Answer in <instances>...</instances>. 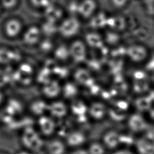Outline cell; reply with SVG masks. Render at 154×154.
Here are the masks:
<instances>
[{
  "instance_id": "obj_1",
  "label": "cell",
  "mask_w": 154,
  "mask_h": 154,
  "mask_svg": "<svg viewBox=\"0 0 154 154\" xmlns=\"http://www.w3.org/2000/svg\"><path fill=\"white\" fill-rule=\"evenodd\" d=\"M20 140L23 148L31 152H35L43 149L45 139L36 127L30 126L26 127L23 130Z\"/></svg>"
},
{
  "instance_id": "obj_2",
  "label": "cell",
  "mask_w": 154,
  "mask_h": 154,
  "mask_svg": "<svg viewBox=\"0 0 154 154\" xmlns=\"http://www.w3.org/2000/svg\"><path fill=\"white\" fill-rule=\"evenodd\" d=\"M24 30L23 21L17 17H12L6 19L3 25V31L5 37L15 39L21 37Z\"/></svg>"
},
{
  "instance_id": "obj_3",
  "label": "cell",
  "mask_w": 154,
  "mask_h": 154,
  "mask_svg": "<svg viewBox=\"0 0 154 154\" xmlns=\"http://www.w3.org/2000/svg\"><path fill=\"white\" fill-rule=\"evenodd\" d=\"M57 128L56 120L48 114L38 118L36 128L45 139L53 137L57 131Z\"/></svg>"
},
{
  "instance_id": "obj_4",
  "label": "cell",
  "mask_w": 154,
  "mask_h": 154,
  "mask_svg": "<svg viewBox=\"0 0 154 154\" xmlns=\"http://www.w3.org/2000/svg\"><path fill=\"white\" fill-rule=\"evenodd\" d=\"M69 113V104L65 101L56 99L48 102V114L55 120L65 118Z\"/></svg>"
},
{
  "instance_id": "obj_5",
  "label": "cell",
  "mask_w": 154,
  "mask_h": 154,
  "mask_svg": "<svg viewBox=\"0 0 154 154\" xmlns=\"http://www.w3.org/2000/svg\"><path fill=\"white\" fill-rule=\"evenodd\" d=\"M68 148L64 140L53 136L45 139L43 150L46 154H67Z\"/></svg>"
},
{
  "instance_id": "obj_6",
  "label": "cell",
  "mask_w": 154,
  "mask_h": 154,
  "mask_svg": "<svg viewBox=\"0 0 154 154\" xmlns=\"http://www.w3.org/2000/svg\"><path fill=\"white\" fill-rule=\"evenodd\" d=\"M68 148H79L84 147L87 141V136L83 131L73 130L67 133L64 139Z\"/></svg>"
},
{
  "instance_id": "obj_7",
  "label": "cell",
  "mask_w": 154,
  "mask_h": 154,
  "mask_svg": "<svg viewBox=\"0 0 154 154\" xmlns=\"http://www.w3.org/2000/svg\"><path fill=\"white\" fill-rule=\"evenodd\" d=\"M62 87L58 82L50 80L44 82L42 86V92L45 99L50 101L58 99V97L62 94Z\"/></svg>"
},
{
  "instance_id": "obj_8",
  "label": "cell",
  "mask_w": 154,
  "mask_h": 154,
  "mask_svg": "<svg viewBox=\"0 0 154 154\" xmlns=\"http://www.w3.org/2000/svg\"><path fill=\"white\" fill-rule=\"evenodd\" d=\"M122 135L115 130L106 131L103 135L102 142L107 150H114L120 148L122 143Z\"/></svg>"
},
{
  "instance_id": "obj_9",
  "label": "cell",
  "mask_w": 154,
  "mask_h": 154,
  "mask_svg": "<svg viewBox=\"0 0 154 154\" xmlns=\"http://www.w3.org/2000/svg\"><path fill=\"white\" fill-rule=\"evenodd\" d=\"M108 111L107 106L101 101H94L88 105V115L95 121L103 120L108 115Z\"/></svg>"
},
{
  "instance_id": "obj_10",
  "label": "cell",
  "mask_w": 154,
  "mask_h": 154,
  "mask_svg": "<svg viewBox=\"0 0 154 154\" xmlns=\"http://www.w3.org/2000/svg\"><path fill=\"white\" fill-rule=\"evenodd\" d=\"M42 34V30L40 27L30 26L24 30L21 37L24 43L28 46H32L40 42Z\"/></svg>"
},
{
  "instance_id": "obj_11",
  "label": "cell",
  "mask_w": 154,
  "mask_h": 154,
  "mask_svg": "<svg viewBox=\"0 0 154 154\" xmlns=\"http://www.w3.org/2000/svg\"><path fill=\"white\" fill-rule=\"evenodd\" d=\"M20 54L17 50L13 48L0 47V66H9L17 62L19 60Z\"/></svg>"
},
{
  "instance_id": "obj_12",
  "label": "cell",
  "mask_w": 154,
  "mask_h": 154,
  "mask_svg": "<svg viewBox=\"0 0 154 154\" xmlns=\"http://www.w3.org/2000/svg\"><path fill=\"white\" fill-rule=\"evenodd\" d=\"M48 101L44 99H38L32 101L29 106V110L32 115L37 118L44 115L48 114Z\"/></svg>"
},
{
  "instance_id": "obj_13",
  "label": "cell",
  "mask_w": 154,
  "mask_h": 154,
  "mask_svg": "<svg viewBox=\"0 0 154 154\" xmlns=\"http://www.w3.org/2000/svg\"><path fill=\"white\" fill-rule=\"evenodd\" d=\"M96 3L95 0H82L79 3L78 13L83 18L90 17L95 12Z\"/></svg>"
},
{
  "instance_id": "obj_14",
  "label": "cell",
  "mask_w": 154,
  "mask_h": 154,
  "mask_svg": "<svg viewBox=\"0 0 154 154\" xmlns=\"http://www.w3.org/2000/svg\"><path fill=\"white\" fill-rule=\"evenodd\" d=\"M69 112H72L73 115L76 116H83L88 115V105L83 101L77 100L75 98L71 100V104L69 105Z\"/></svg>"
},
{
  "instance_id": "obj_15",
  "label": "cell",
  "mask_w": 154,
  "mask_h": 154,
  "mask_svg": "<svg viewBox=\"0 0 154 154\" xmlns=\"http://www.w3.org/2000/svg\"><path fill=\"white\" fill-rule=\"evenodd\" d=\"M140 140L137 145L140 154H154V139L149 136Z\"/></svg>"
},
{
  "instance_id": "obj_16",
  "label": "cell",
  "mask_w": 154,
  "mask_h": 154,
  "mask_svg": "<svg viewBox=\"0 0 154 154\" xmlns=\"http://www.w3.org/2000/svg\"><path fill=\"white\" fill-rule=\"evenodd\" d=\"M128 127L133 132H140L145 128V121L141 116L132 115L128 118Z\"/></svg>"
},
{
  "instance_id": "obj_17",
  "label": "cell",
  "mask_w": 154,
  "mask_h": 154,
  "mask_svg": "<svg viewBox=\"0 0 154 154\" xmlns=\"http://www.w3.org/2000/svg\"><path fill=\"white\" fill-rule=\"evenodd\" d=\"M86 149L89 154H106L107 150L102 141L91 142Z\"/></svg>"
},
{
  "instance_id": "obj_18",
  "label": "cell",
  "mask_w": 154,
  "mask_h": 154,
  "mask_svg": "<svg viewBox=\"0 0 154 154\" xmlns=\"http://www.w3.org/2000/svg\"><path fill=\"white\" fill-rule=\"evenodd\" d=\"M78 91L76 86L72 84H67L62 87V94L67 99L72 100L76 98Z\"/></svg>"
},
{
  "instance_id": "obj_19",
  "label": "cell",
  "mask_w": 154,
  "mask_h": 154,
  "mask_svg": "<svg viewBox=\"0 0 154 154\" xmlns=\"http://www.w3.org/2000/svg\"><path fill=\"white\" fill-rule=\"evenodd\" d=\"M10 77L13 78V75L10 77V72L8 73V70L5 71V69L2 70L1 69L0 70V89L10 82Z\"/></svg>"
},
{
  "instance_id": "obj_20",
  "label": "cell",
  "mask_w": 154,
  "mask_h": 154,
  "mask_svg": "<svg viewBox=\"0 0 154 154\" xmlns=\"http://www.w3.org/2000/svg\"><path fill=\"white\" fill-rule=\"evenodd\" d=\"M32 6L36 8H46L50 3V0H29Z\"/></svg>"
},
{
  "instance_id": "obj_21",
  "label": "cell",
  "mask_w": 154,
  "mask_h": 154,
  "mask_svg": "<svg viewBox=\"0 0 154 154\" xmlns=\"http://www.w3.org/2000/svg\"><path fill=\"white\" fill-rule=\"evenodd\" d=\"M19 0H0V4L2 8L10 10L14 8L18 4Z\"/></svg>"
},
{
  "instance_id": "obj_22",
  "label": "cell",
  "mask_w": 154,
  "mask_h": 154,
  "mask_svg": "<svg viewBox=\"0 0 154 154\" xmlns=\"http://www.w3.org/2000/svg\"><path fill=\"white\" fill-rule=\"evenodd\" d=\"M67 154H89L86 148L82 147L79 148L71 149V151Z\"/></svg>"
},
{
  "instance_id": "obj_23",
  "label": "cell",
  "mask_w": 154,
  "mask_h": 154,
  "mask_svg": "<svg viewBox=\"0 0 154 154\" xmlns=\"http://www.w3.org/2000/svg\"><path fill=\"white\" fill-rule=\"evenodd\" d=\"M112 154H135V153L128 148L120 147L112 150Z\"/></svg>"
},
{
  "instance_id": "obj_24",
  "label": "cell",
  "mask_w": 154,
  "mask_h": 154,
  "mask_svg": "<svg viewBox=\"0 0 154 154\" xmlns=\"http://www.w3.org/2000/svg\"><path fill=\"white\" fill-rule=\"evenodd\" d=\"M15 154H34V153L30 152L29 150H26L24 148H23V149L17 151Z\"/></svg>"
},
{
  "instance_id": "obj_25",
  "label": "cell",
  "mask_w": 154,
  "mask_h": 154,
  "mask_svg": "<svg viewBox=\"0 0 154 154\" xmlns=\"http://www.w3.org/2000/svg\"><path fill=\"white\" fill-rule=\"evenodd\" d=\"M5 100V95L0 90V106L1 105L3 104L4 101Z\"/></svg>"
},
{
  "instance_id": "obj_26",
  "label": "cell",
  "mask_w": 154,
  "mask_h": 154,
  "mask_svg": "<svg viewBox=\"0 0 154 154\" xmlns=\"http://www.w3.org/2000/svg\"><path fill=\"white\" fill-rule=\"evenodd\" d=\"M34 154H46V152H44V150L43 149L42 150L38 151V152H33Z\"/></svg>"
},
{
  "instance_id": "obj_27",
  "label": "cell",
  "mask_w": 154,
  "mask_h": 154,
  "mask_svg": "<svg viewBox=\"0 0 154 154\" xmlns=\"http://www.w3.org/2000/svg\"><path fill=\"white\" fill-rule=\"evenodd\" d=\"M0 154H10L4 150H0Z\"/></svg>"
},
{
  "instance_id": "obj_28",
  "label": "cell",
  "mask_w": 154,
  "mask_h": 154,
  "mask_svg": "<svg viewBox=\"0 0 154 154\" xmlns=\"http://www.w3.org/2000/svg\"><path fill=\"white\" fill-rule=\"evenodd\" d=\"M2 8L1 5V4H0V14H1V10H2Z\"/></svg>"
}]
</instances>
